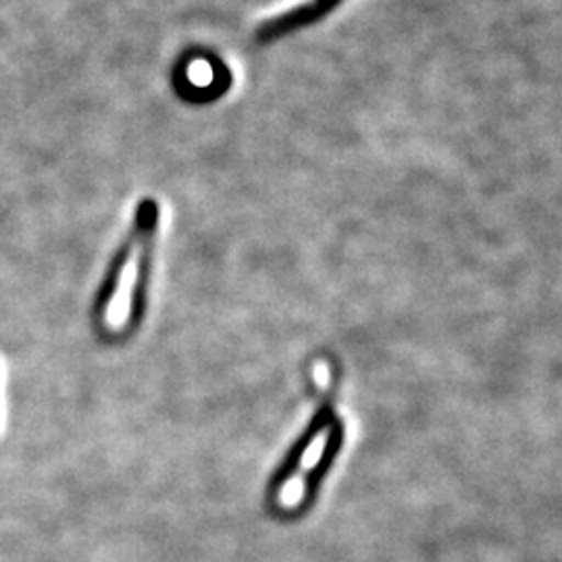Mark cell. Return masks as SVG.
Masks as SVG:
<instances>
[{
  "label": "cell",
  "mask_w": 562,
  "mask_h": 562,
  "mask_svg": "<svg viewBox=\"0 0 562 562\" xmlns=\"http://www.w3.org/2000/svg\"><path fill=\"white\" fill-rule=\"evenodd\" d=\"M159 206L144 199L136 209L132 232L111 265L99 296V322L104 331L121 336L140 322Z\"/></svg>",
  "instance_id": "obj_1"
},
{
  "label": "cell",
  "mask_w": 562,
  "mask_h": 562,
  "mask_svg": "<svg viewBox=\"0 0 562 562\" xmlns=\"http://www.w3.org/2000/svg\"><path fill=\"white\" fill-rule=\"evenodd\" d=\"M340 2L341 0H311L306 4L296 7L294 11L281 13L278 18L262 23L261 30L257 32V41L267 44V42L278 41L281 36H288L296 30H302V27H308L311 23L329 15Z\"/></svg>",
  "instance_id": "obj_2"
}]
</instances>
